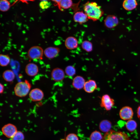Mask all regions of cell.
I'll list each match as a JSON object with an SVG mask.
<instances>
[{"label": "cell", "instance_id": "cell-19", "mask_svg": "<svg viewBox=\"0 0 140 140\" xmlns=\"http://www.w3.org/2000/svg\"><path fill=\"white\" fill-rule=\"evenodd\" d=\"M111 124L110 121L107 120L101 121L100 123L99 128L101 131L104 132H107L111 130Z\"/></svg>", "mask_w": 140, "mask_h": 140}, {"label": "cell", "instance_id": "cell-3", "mask_svg": "<svg viewBox=\"0 0 140 140\" xmlns=\"http://www.w3.org/2000/svg\"><path fill=\"white\" fill-rule=\"evenodd\" d=\"M102 140H130L125 133L110 130L104 135Z\"/></svg>", "mask_w": 140, "mask_h": 140}, {"label": "cell", "instance_id": "cell-34", "mask_svg": "<svg viewBox=\"0 0 140 140\" xmlns=\"http://www.w3.org/2000/svg\"><path fill=\"white\" fill-rule=\"evenodd\" d=\"M40 0L41 1H48L50 0Z\"/></svg>", "mask_w": 140, "mask_h": 140}, {"label": "cell", "instance_id": "cell-1", "mask_svg": "<svg viewBox=\"0 0 140 140\" xmlns=\"http://www.w3.org/2000/svg\"><path fill=\"white\" fill-rule=\"evenodd\" d=\"M83 8L88 19L93 21L99 20L104 13L101 7L96 2L88 1L83 5Z\"/></svg>", "mask_w": 140, "mask_h": 140}, {"label": "cell", "instance_id": "cell-22", "mask_svg": "<svg viewBox=\"0 0 140 140\" xmlns=\"http://www.w3.org/2000/svg\"><path fill=\"white\" fill-rule=\"evenodd\" d=\"M137 124L134 120L130 119L128 120L126 123L127 129L130 132H132L137 128Z\"/></svg>", "mask_w": 140, "mask_h": 140}, {"label": "cell", "instance_id": "cell-17", "mask_svg": "<svg viewBox=\"0 0 140 140\" xmlns=\"http://www.w3.org/2000/svg\"><path fill=\"white\" fill-rule=\"evenodd\" d=\"M97 88V85L96 81L93 80H89L86 81L83 89L86 93H93Z\"/></svg>", "mask_w": 140, "mask_h": 140}, {"label": "cell", "instance_id": "cell-2", "mask_svg": "<svg viewBox=\"0 0 140 140\" xmlns=\"http://www.w3.org/2000/svg\"><path fill=\"white\" fill-rule=\"evenodd\" d=\"M31 87V84L27 80L19 82L16 84L14 87L15 93L18 97H25L29 93Z\"/></svg>", "mask_w": 140, "mask_h": 140}, {"label": "cell", "instance_id": "cell-25", "mask_svg": "<svg viewBox=\"0 0 140 140\" xmlns=\"http://www.w3.org/2000/svg\"><path fill=\"white\" fill-rule=\"evenodd\" d=\"M65 74L69 77L74 76L76 73V70L75 68L72 65L67 66L65 68Z\"/></svg>", "mask_w": 140, "mask_h": 140}, {"label": "cell", "instance_id": "cell-18", "mask_svg": "<svg viewBox=\"0 0 140 140\" xmlns=\"http://www.w3.org/2000/svg\"><path fill=\"white\" fill-rule=\"evenodd\" d=\"M137 5V3L136 0H124L122 4L123 8L127 11L134 9Z\"/></svg>", "mask_w": 140, "mask_h": 140}, {"label": "cell", "instance_id": "cell-6", "mask_svg": "<svg viewBox=\"0 0 140 140\" xmlns=\"http://www.w3.org/2000/svg\"><path fill=\"white\" fill-rule=\"evenodd\" d=\"M79 3L74 4L73 3L72 0H61L59 9L62 11L64 10L71 8L75 12L79 9L78 6Z\"/></svg>", "mask_w": 140, "mask_h": 140}, {"label": "cell", "instance_id": "cell-12", "mask_svg": "<svg viewBox=\"0 0 140 140\" xmlns=\"http://www.w3.org/2000/svg\"><path fill=\"white\" fill-rule=\"evenodd\" d=\"M60 52V49L59 48L50 47L44 50V53L47 58L51 59L57 57Z\"/></svg>", "mask_w": 140, "mask_h": 140}, {"label": "cell", "instance_id": "cell-15", "mask_svg": "<svg viewBox=\"0 0 140 140\" xmlns=\"http://www.w3.org/2000/svg\"><path fill=\"white\" fill-rule=\"evenodd\" d=\"M65 45L66 48L69 50H73L78 46V40L75 37L69 36L67 37L65 41Z\"/></svg>", "mask_w": 140, "mask_h": 140}, {"label": "cell", "instance_id": "cell-8", "mask_svg": "<svg viewBox=\"0 0 140 140\" xmlns=\"http://www.w3.org/2000/svg\"><path fill=\"white\" fill-rule=\"evenodd\" d=\"M29 97L30 99L34 102L40 101L42 100L44 97L43 91L38 88L32 89L29 93Z\"/></svg>", "mask_w": 140, "mask_h": 140}, {"label": "cell", "instance_id": "cell-13", "mask_svg": "<svg viewBox=\"0 0 140 140\" xmlns=\"http://www.w3.org/2000/svg\"><path fill=\"white\" fill-rule=\"evenodd\" d=\"M25 71L26 73L28 76H34L38 73L39 68L37 65L34 63H30L26 66Z\"/></svg>", "mask_w": 140, "mask_h": 140}, {"label": "cell", "instance_id": "cell-35", "mask_svg": "<svg viewBox=\"0 0 140 140\" xmlns=\"http://www.w3.org/2000/svg\"><path fill=\"white\" fill-rule=\"evenodd\" d=\"M61 140H66V139H61Z\"/></svg>", "mask_w": 140, "mask_h": 140}, {"label": "cell", "instance_id": "cell-30", "mask_svg": "<svg viewBox=\"0 0 140 140\" xmlns=\"http://www.w3.org/2000/svg\"><path fill=\"white\" fill-rule=\"evenodd\" d=\"M35 0H16L11 6L14 5L16 3L19 2H21L23 3H25L27 4H28V2L29 1H34Z\"/></svg>", "mask_w": 140, "mask_h": 140}, {"label": "cell", "instance_id": "cell-27", "mask_svg": "<svg viewBox=\"0 0 140 140\" xmlns=\"http://www.w3.org/2000/svg\"><path fill=\"white\" fill-rule=\"evenodd\" d=\"M24 136L21 131H17L11 138L10 140H24Z\"/></svg>", "mask_w": 140, "mask_h": 140}, {"label": "cell", "instance_id": "cell-9", "mask_svg": "<svg viewBox=\"0 0 140 140\" xmlns=\"http://www.w3.org/2000/svg\"><path fill=\"white\" fill-rule=\"evenodd\" d=\"M65 73L61 68H56L54 69L51 73L52 79L55 81L58 82L62 81L65 78Z\"/></svg>", "mask_w": 140, "mask_h": 140}, {"label": "cell", "instance_id": "cell-23", "mask_svg": "<svg viewBox=\"0 0 140 140\" xmlns=\"http://www.w3.org/2000/svg\"><path fill=\"white\" fill-rule=\"evenodd\" d=\"M81 46L84 50L87 52L92 51L93 49L92 43L88 40L83 41L81 44Z\"/></svg>", "mask_w": 140, "mask_h": 140}, {"label": "cell", "instance_id": "cell-29", "mask_svg": "<svg viewBox=\"0 0 140 140\" xmlns=\"http://www.w3.org/2000/svg\"><path fill=\"white\" fill-rule=\"evenodd\" d=\"M66 140H79L77 135L75 134L71 133L68 134L66 136Z\"/></svg>", "mask_w": 140, "mask_h": 140}, {"label": "cell", "instance_id": "cell-5", "mask_svg": "<svg viewBox=\"0 0 140 140\" xmlns=\"http://www.w3.org/2000/svg\"><path fill=\"white\" fill-rule=\"evenodd\" d=\"M115 102L114 100L108 94L103 95L101 98L100 105L107 111L110 110L114 106Z\"/></svg>", "mask_w": 140, "mask_h": 140}, {"label": "cell", "instance_id": "cell-14", "mask_svg": "<svg viewBox=\"0 0 140 140\" xmlns=\"http://www.w3.org/2000/svg\"><path fill=\"white\" fill-rule=\"evenodd\" d=\"M85 82V79L82 76L78 75L73 78L72 84L74 88L80 90L83 88Z\"/></svg>", "mask_w": 140, "mask_h": 140}, {"label": "cell", "instance_id": "cell-4", "mask_svg": "<svg viewBox=\"0 0 140 140\" xmlns=\"http://www.w3.org/2000/svg\"><path fill=\"white\" fill-rule=\"evenodd\" d=\"M44 52L40 46H34L31 47L29 50L27 55L31 60L42 59Z\"/></svg>", "mask_w": 140, "mask_h": 140}, {"label": "cell", "instance_id": "cell-10", "mask_svg": "<svg viewBox=\"0 0 140 140\" xmlns=\"http://www.w3.org/2000/svg\"><path fill=\"white\" fill-rule=\"evenodd\" d=\"M2 132L6 137L11 138L17 131L16 127L11 124L5 125L2 128Z\"/></svg>", "mask_w": 140, "mask_h": 140}, {"label": "cell", "instance_id": "cell-33", "mask_svg": "<svg viewBox=\"0 0 140 140\" xmlns=\"http://www.w3.org/2000/svg\"><path fill=\"white\" fill-rule=\"evenodd\" d=\"M0 93L2 94L3 93L4 89V86L1 83H0Z\"/></svg>", "mask_w": 140, "mask_h": 140}, {"label": "cell", "instance_id": "cell-11", "mask_svg": "<svg viewBox=\"0 0 140 140\" xmlns=\"http://www.w3.org/2000/svg\"><path fill=\"white\" fill-rule=\"evenodd\" d=\"M73 19L75 22L80 24L86 23L89 19L87 15L82 11L75 12L73 15Z\"/></svg>", "mask_w": 140, "mask_h": 140}, {"label": "cell", "instance_id": "cell-31", "mask_svg": "<svg viewBox=\"0 0 140 140\" xmlns=\"http://www.w3.org/2000/svg\"><path fill=\"white\" fill-rule=\"evenodd\" d=\"M54 3V5L55 6H57L59 8L60 7V4L61 0H51Z\"/></svg>", "mask_w": 140, "mask_h": 140}, {"label": "cell", "instance_id": "cell-16", "mask_svg": "<svg viewBox=\"0 0 140 140\" xmlns=\"http://www.w3.org/2000/svg\"><path fill=\"white\" fill-rule=\"evenodd\" d=\"M118 23L117 17L114 15L108 16L104 20V24L107 27L112 28L116 26Z\"/></svg>", "mask_w": 140, "mask_h": 140}, {"label": "cell", "instance_id": "cell-32", "mask_svg": "<svg viewBox=\"0 0 140 140\" xmlns=\"http://www.w3.org/2000/svg\"><path fill=\"white\" fill-rule=\"evenodd\" d=\"M137 113L138 117L140 118V106H139L137 108Z\"/></svg>", "mask_w": 140, "mask_h": 140}, {"label": "cell", "instance_id": "cell-24", "mask_svg": "<svg viewBox=\"0 0 140 140\" xmlns=\"http://www.w3.org/2000/svg\"><path fill=\"white\" fill-rule=\"evenodd\" d=\"M11 5L10 2L8 0H1L0 1V10L2 12L8 11Z\"/></svg>", "mask_w": 140, "mask_h": 140}, {"label": "cell", "instance_id": "cell-26", "mask_svg": "<svg viewBox=\"0 0 140 140\" xmlns=\"http://www.w3.org/2000/svg\"><path fill=\"white\" fill-rule=\"evenodd\" d=\"M103 137L100 132L96 130L92 132L90 134L89 140H102Z\"/></svg>", "mask_w": 140, "mask_h": 140}, {"label": "cell", "instance_id": "cell-28", "mask_svg": "<svg viewBox=\"0 0 140 140\" xmlns=\"http://www.w3.org/2000/svg\"><path fill=\"white\" fill-rule=\"evenodd\" d=\"M51 5L50 3L48 1H41L39 3L40 7L42 9H47Z\"/></svg>", "mask_w": 140, "mask_h": 140}, {"label": "cell", "instance_id": "cell-21", "mask_svg": "<svg viewBox=\"0 0 140 140\" xmlns=\"http://www.w3.org/2000/svg\"><path fill=\"white\" fill-rule=\"evenodd\" d=\"M10 59L8 55L1 54L0 55V65L2 67L7 66L10 62Z\"/></svg>", "mask_w": 140, "mask_h": 140}, {"label": "cell", "instance_id": "cell-20", "mask_svg": "<svg viewBox=\"0 0 140 140\" xmlns=\"http://www.w3.org/2000/svg\"><path fill=\"white\" fill-rule=\"evenodd\" d=\"M2 77L6 82L12 81L15 78V75L14 72L11 70H6L3 73Z\"/></svg>", "mask_w": 140, "mask_h": 140}, {"label": "cell", "instance_id": "cell-7", "mask_svg": "<svg viewBox=\"0 0 140 140\" xmlns=\"http://www.w3.org/2000/svg\"><path fill=\"white\" fill-rule=\"evenodd\" d=\"M133 115L134 112L132 108L129 106H125L122 107L119 112L120 118L124 120L131 119Z\"/></svg>", "mask_w": 140, "mask_h": 140}]
</instances>
